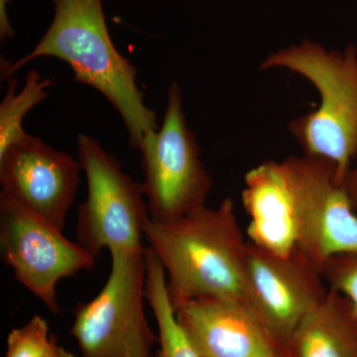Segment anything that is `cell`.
Segmentation results:
<instances>
[{
	"instance_id": "cell-1",
	"label": "cell",
	"mask_w": 357,
	"mask_h": 357,
	"mask_svg": "<svg viewBox=\"0 0 357 357\" xmlns=\"http://www.w3.org/2000/svg\"><path fill=\"white\" fill-rule=\"evenodd\" d=\"M143 232L165 270L174 310L199 299H231L248 304V243L231 199H223L217 208L204 206L173 222L149 218Z\"/></svg>"
},
{
	"instance_id": "cell-2",
	"label": "cell",
	"mask_w": 357,
	"mask_h": 357,
	"mask_svg": "<svg viewBox=\"0 0 357 357\" xmlns=\"http://www.w3.org/2000/svg\"><path fill=\"white\" fill-rule=\"evenodd\" d=\"M55 15L31 53L17 62H2L9 79L16 70L40 57H56L72 68L75 81L98 89L121 115L135 149L144 135L157 130L156 112L148 109L136 84L137 70L110 39L102 0H53Z\"/></svg>"
},
{
	"instance_id": "cell-3",
	"label": "cell",
	"mask_w": 357,
	"mask_h": 357,
	"mask_svg": "<svg viewBox=\"0 0 357 357\" xmlns=\"http://www.w3.org/2000/svg\"><path fill=\"white\" fill-rule=\"evenodd\" d=\"M260 70L282 68L318 89V109L291 121L289 129L304 155L333 162L344 182L357 155V49L328 51L304 40L268 55Z\"/></svg>"
},
{
	"instance_id": "cell-4",
	"label": "cell",
	"mask_w": 357,
	"mask_h": 357,
	"mask_svg": "<svg viewBox=\"0 0 357 357\" xmlns=\"http://www.w3.org/2000/svg\"><path fill=\"white\" fill-rule=\"evenodd\" d=\"M144 249L110 253L112 271L102 291L75 307L70 333L82 357H151L158 337L150 328L143 304Z\"/></svg>"
},
{
	"instance_id": "cell-5",
	"label": "cell",
	"mask_w": 357,
	"mask_h": 357,
	"mask_svg": "<svg viewBox=\"0 0 357 357\" xmlns=\"http://www.w3.org/2000/svg\"><path fill=\"white\" fill-rule=\"evenodd\" d=\"M77 144L88 182V197L77 208V243L96 259L103 249L142 250L150 218L143 185L124 172L121 162L95 138L79 134Z\"/></svg>"
},
{
	"instance_id": "cell-6",
	"label": "cell",
	"mask_w": 357,
	"mask_h": 357,
	"mask_svg": "<svg viewBox=\"0 0 357 357\" xmlns=\"http://www.w3.org/2000/svg\"><path fill=\"white\" fill-rule=\"evenodd\" d=\"M163 124L141 141L145 198L151 220L173 222L206 206L213 180L199 158V147L188 128L182 91L172 83Z\"/></svg>"
},
{
	"instance_id": "cell-7",
	"label": "cell",
	"mask_w": 357,
	"mask_h": 357,
	"mask_svg": "<svg viewBox=\"0 0 357 357\" xmlns=\"http://www.w3.org/2000/svg\"><path fill=\"white\" fill-rule=\"evenodd\" d=\"M282 164L292 190L298 248L324 274L332 258L357 253V211L333 162L304 155Z\"/></svg>"
},
{
	"instance_id": "cell-8",
	"label": "cell",
	"mask_w": 357,
	"mask_h": 357,
	"mask_svg": "<svg viewBox=\"0 0 357 357\" xmlns=\"http://www.w3.org/2000/svg\"><path fill=\"white\" fill-rule=\"evenodd\" d=\"M0 248L16 280L53 314L60 312L59 282L95 267L96 258L86 249L2 192Z\"/></svg>"
},
{
	"instance_id": "cell-9",
	"label": "cell",
	"mask_w": 357,
	"mask_h": 357,
	"mask_svg": "<svg viewBox=\"0 0 357 357\" xmlns=\"http://www.w3.org/2000/svg\"><path fill=\"white\" fill-rule=\"evenodd\" d=\"M324 274L299 248L277 255L248 243L245 284L248 306L278 351L289 356L294 333L325 299Z\"/></svg>"
},
{
	"instance_id": "cell-10",
	"label": "cell",
	"mask_w": 357,
	"mask_h": 357,
	"mask_svg": "<svg viewBox=\"0 0 357 357\" xmlns=\"http://www.w3.org/2000/svg\"><path fill=\"white\" fill-rule=\"evenodd\" d=\"M81 169L69 154L25 132L0 153L1 192L63 231Z\"/></svg>"
},
{
	"instance_id": "cell-11",
	"label": "cell",
	"mask_w": 357,
	"mask_h": 357,
	"mask_svg": "<svg viewBox=\"0 0 357 357\" xmlns=\"http://www.w3.org/2000/svg\"><path fill=\"white\" fill-rule=\"evenodd\" d=\"M175 312L201 357H274L279 352L259 318L241 301L192 300Z\"/></svg>"
},
{
	"instance_id": "cell-12",
	"label": "cell",
	"mask_w": 357,
	"mask_h": 357,
	"mask_svg": "<svg viewBox=\"0 0 357 357\" xmlns=\"http://www.w3.org/2000/svg\"><path fill=\"white\" fill-rule=\"evenodd\" d=\"M243 204L249 243L277 255L298 248L292 190L282 162H263L246 173Z\"/></svg>"
},
{
	"instance_id": "cell-13",
	"label": "cell",
	"mask_w": 357,
	"mask_h": 357,
	"mask_svg": "<svg viewBox=\"0 0 357 357\" xmlns=\"http://www.w3.org/2000/svg\"><path fill=\"white\" fill-rule=\"evenodd\" d=\"M289 356L357 357V312L351 303L328 288L294 333Z\"/></svg>"
},
{
	"instance_id": "cell-14",
	"label": "cell",
	"mask_w": 357,
	"mask_h": 357,
	"mask_svg": "<svg viewBox=\"0 0 357 357\" xmlns=\"http://www.w3.org/2000/svg\"><path fill=\"white\" fill-rule=\"evenodd\" d=\"M145 299L158 326V357H201L181 326L167 290L166 272L150 248H145Z\"/></svg>"
},
{
	"instance_id": "cell-15",
	"label": "cell",
	"mask_w": 357,
	"mask_h": 357,
	"mask_svg": "<svg viewBox=\"0 0 357 357\" xmlns=\"http://www.w3.org/2000/svg\"><path fill=\"white\" fill-rule=\"evenodd\" d=\"M50 79H43L38 72L30 70L24 88L16 93L17 81L8 82L6 98L0 105V153L25 133L22 121L26 114L48 96Z\"/></svg>"
},
{
	"instance_id": "cell-16",
	"label": "cell",
	"mask_w": 357,
	"mask_h": 357,
	"mask_svg": "<svg viewBox=\"0 0 357 357\" xmlns=\"http://www.w3.org/2000/svg\"><path fill=\"white\" fill-rule=\"evenodd\" d=\"M52 340L46 319L35 314L25 325L9 333L6 357H45Z\"/></svg>"
},
{
	"instance_id": "cell-17",
	"label": "cell",
	"mask_w": 357,
	"mask_h": 357,
	"mask_svg": "<svg viewBox=\"0 0 357 357\" xmlns=\"http://www.w3.org/2000/svg\"><path fill=\"white\" fill-rule=\"evenodd\" d=\"M324 278L328 288L344 295L357 312V253L332 258L326 263Z\"/></svg>"
},
{
	"instance_id": "cell-18",
	"label": "cell",
	"mask_w": 357,
	"mask_h": 357,
	"mask_svg": "<svg viewBox=\"0 0 357 357\" xmlns=\"http://www.w3.org/2000/svg\"><path fill=\"white\" fill-rule=\"evenodd\" d=\"M10 0H0V38L2 41L13 37V29L7 15V4Z\"/></svg>"
},
{
	"instance_id": "cell-19",
	"label": "cell",
	"mask_w": 357,
	"mask_h": 357,
	"mask_svg": "<svg viewBox=\"0 0 357 357\" xmlns=\"http://www.w3.org/2000/svg\"><path fill=\"white\" fill-rule=\"evenodd\" d=\"M344 185L357 211V155L354 163L352 164L345 177Z\"/></svg>"
},
{
	"instance_id": "cell-20",
	"label": "cell",
	"mask_w": 357,
	"mask_h": 357,
	"mask_svg": "<svg viewBox=\"0 0 357 357\" xmlns=\"http://www.w3.org/2000/svg\"><path fill=\"white\" fill-rule=\"evenodd\" d=\"M45 357H75L74 354H70L67 349H65L62 345L58 344L57 338L53 335L52 344L48 354Z\"/></svg>"
},
{
	"instance_id": "cell-21",
	"label": "cell",
	"mask_w": 357,
	"mask_h": 357,
	"mask_svg": "<svg viewBox=\"0 0 357 357\" xmlns=\"http://www.w3.org/2000/svg\"><path fill=\"white\" fill-rule=\"evenodd\" d=\"M274 357H289L287 356H284V354H280V352H278V354H276Z\"/></svg>"
}]
</instances>
